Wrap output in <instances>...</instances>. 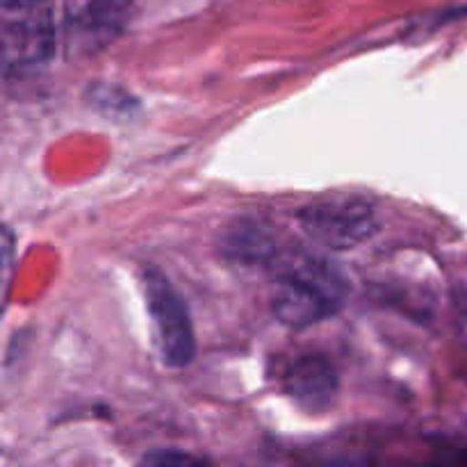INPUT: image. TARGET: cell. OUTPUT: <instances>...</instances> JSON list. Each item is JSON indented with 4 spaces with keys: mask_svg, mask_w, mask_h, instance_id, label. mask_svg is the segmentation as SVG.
Instances as JSON below:
<instances>
[{
    "mask_svg": "<svg viewBox=\"0 0 467 467\" xmlns=\"http://www.w3.org/2000/svg\"><path fill=\"white\" fill-rule=\"evenodd\" d=\"M272 313L283 327L308 328L345 306L347 281L331 263L306 251H281L274 260Z\"/></svg>",
    "mask_w": 467,
    "mask_h": 467,
    "instance_id": "obj_1",
    "label": "cell"
},
{
    "mask_svg": "<svg viewBox=\"0 0 467 467\" xmlns=\"http://www.w3.org/2000/svg\"><path fill=\"white\" fill-rule=\"evenodd\" d=\"M301 231L324 249L349 251L377 235L379 217L372 203L360 196H328L296 213Z\"/></svg>",
    "mask_w": 467,
    "mask_h": 467,
    "instance_id": "obj_2",
    "label": "cell"
},
{
    "mask_svg": "<svg viewBox=\"0 0 467 467\" xmlns=\"http://www.w3.org/2000/svg\"><path fill=\"white\" fill-rule=\"evenodd\" d=\"M144 292L164 365L176 369L185 368L192 363L196 351L194 327H192L185 301L169 283V278L155 269L144 274Z\"/></svg>",
    "mask_w": 467,
    "mask_h": 467,
    "instance_id": "obj_3",
    "label": "cell"
},
{
    "mask_svg": "<svg viewBox=\"0 0 467 467\" xmlns=\"http://www.w3.org/2000/svg\"><path fill=\"white\" fill-rule=\"evenodd\" d=\"M16 12V16H9L3 26L5 76L41 67L55 53V26L48 12Z\"/></svg>",
    "mask_w": 467,
    "mask_h": 467,
    "instance_id": "obj_4",
    "label": "cell"
},
{
    "mask_svg": "<svg viewBox=\"0 0 467 467\" xmlns=\"http://www.w3.org/2000/svg\"><path fill=\"white\" fill-rule=\"evenodd\" d=\"M283 386L306 413H324L337 397V372L327 356L306 354L287 368Z\"/></svg>",
    "mask_w": 467,
    "mask_h": 467,
    "instance_id": "obj_5",
    "label": "cell"
},
{
    "mask_svg": "<svg viewBox=\"0 0 467 467\" xmlns=\"http://www.w3.org/2000/svg\"><path fill=\"white\" fill-rule=\"evenodd\" d=\"M222 251L228 258L246 265H272L281 254L276 233L255 219H242L228 228L223 235Z\"/></svg>",
    "mask_w": 467,
    "mask_h": 467,
    "instance_id": "obj_6",
    "label": "cell"
},
{
    "mask_svg": "<svg viewBox=\"0 0 467 467\" xmlns=\"http://www.w3.org/2000/svg\"><path fill=\"white\" fill-rule=\"evenodd\" d=\"M130 0H71L68 23L87 41H105L112 32H119L126 18Z\"/></svg>",
    "mask_w": 467,
    "mask_h": 467,
    "instance_id": "obj_7",
    "label": "cell"
},
{
    "mask_svg": "<svg viewBox=\"0 0 467 467\" xmlns=\"http://www.w3.org/2000/svg\"><path fill=\"white\" fill-rule=\"evenodd\" d=\"M149 463H158V465H164V463H194L196 459H192V456H185V454H158V456H149Z\"/></svg>",
    "mask_w": 467,
    "mask_h": 467,
    "instance_id": "obj_8",
    "label": "cell"
},
{
    "mask_svg": "<svg viewBox=\"0 0 467 467\" xmlns=\"http://www.w3.org/2000/svg\"><path fill=\"white\" fill-rule=\"evenodd\" d=\"M41 0H3L5 9H18V7H35Z\"/></svg>",
    "mask_w": 467,
    "mask_h": 467,
    "instance_id": "obj_9",
    "label": "cell"
}]
</instances>
